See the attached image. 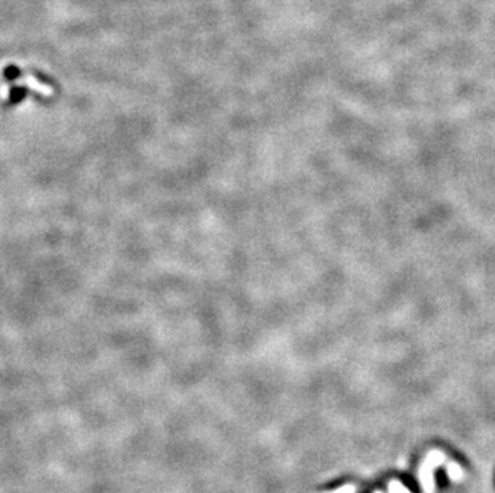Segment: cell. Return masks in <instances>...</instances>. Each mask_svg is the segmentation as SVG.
Returning a JSON list of instances; mask_svg holds the SVG:
<instances>
[{"instance_id": "1", "label": "cell", "mask_w": 495, "mask_h": 493, "mask_svg": "<svg viewBox=\"0 0 495 493\" xmlns=\"http://www.w3.org/2000/svg\"><path fill=\"white\" fill-rule=\"evenodd\" d=\"M444 461V455L437 450H431L428 453V457L423 463L422 469H420V483L423 485L426 493H433L434 488V477H433V468L439 466Z\"/></svg>"}, {"instance_id": "2", "label": "cell", "mask_w": 495, "mask_h": 493, "mask_svg": "<svg viewBox=\"0 0 495 493\" xmlns=\"http://www.w3.org/2000/svg\"><path fill=\"white\" fill-rule=\"evenodd\" d=\"M447 471H449V476L452 477V480H455V482L462 480L463 471H462V468L457 463H449V464H447Z\"/></svg>"}, {"instance_id": "3", "label": "cell", "mask_w": 495, "mask_h": 493, "mask_svg": "<svg viewBox=\"0 0 495 493\" xmlns=\"http://www.w3.org/2000/svg\"><path fill=\"white\" fill-rule=\"evenodd\" d=\"M388 488H389V493H410L399 480H391Z\"/></svg>"}, {"instance_id": "4", "label": "cell", "mask_w": 495, "mask_h": 493, "mask_svg": "<svg viewBox=\"0 0 495 493\" xmlns=\"http://www.w3.org/2000/svg\"><path fill=\"white\" fill-rule=\"evenodd\" d=\"M329 493H356V487H354V485H344V487H340V488L329 491Z\"/></svg>"}, {"instance_id": "5", "label": "cell", "mask_w": 495, "mask_h": 493, "mask_svg": "<svg viewBox=\"0 0 495 493\" xmlns=\"http://www.w3.org/2000/svg\"><path fill=\"white\" fill-rule=\"evenodd\" d=\"M377 493H381V491H377Z\"/></svg>"}]
</instances>
